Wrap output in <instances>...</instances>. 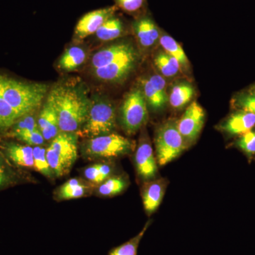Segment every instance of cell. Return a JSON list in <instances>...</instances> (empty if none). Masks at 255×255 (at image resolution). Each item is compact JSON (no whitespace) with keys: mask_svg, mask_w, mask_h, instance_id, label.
I'll return each instance as SVG.
<instances>
[{"mask_svg":"<svg viewBox=\"0 0 255 255\" xmlns=\"http://www.w3.org/2000/svg\"><path fill=\"white\" fill-rule=\"evenodd\" d=\"M47 90L44 84L21 82L0 74V97L21 117L38 110Z\"/></svg>","mask_w":255,"mask_h":255,"instance_id":"7a4b0ae2","label":"cell"},{"mask_svg":"<svg viewBox=\"0 0 255 255\" xmlns=\"http://www.w3.org/2000/svg\"><path fill=\"white\" fill-rule=\"evenodd\" d=\"M135 50L130 43H119L105 47L94 54L91 60L92 70L102 68Z\"/></svg>","mask_w":255,"mask_h":255,"instance_id":"9a60e30c","label":"cell"},{"mask_svg":"<svg viewBox=\"0 0 255 255\" xmlns=\"http://www.w3.org/2000/svg\"><path fill=\"white\" fill-rule=\"evenodd\" d=\"M115 5L119 9L130 14H142L145 9L146 0H114Z\"/></svg>","mask_w":255,"mask_h":255,"instance_id":"4dcf8cb0","label":"cell"},{"mask_svg":"<svg viewBox=\"0 0 255 255\" xmlns=\"http://www.w3.org/2000/svg\"><path fill=\"white\" fill-rule=\"evenodd\" d=\"M0 150L18 168H33V147L15 141L1 140Z\"/></svg>","mask_w":255,"mask_h":255,"instance_id":"4fadbf2b","label":"cell"},{"mask_svg":"<svg viewBox=\"0 0 255 255\" xmlns=\"http://www.w3.org/2000/svg\"><path fill=\"white\" fill-rule=\"evenodd\" d=\"M255 126V114L242 110L230 116L220 127L221 130L231 135H243L251 131Z\"/></svg>","mask_w":255,"mask_h":255,"instance_id":"2e32d148","label":"cell"},{"mask_svg":"<svg viewBox=\"0 0 255 255\" xmlns=\"http://www.w3.org/2000/svg\"><path fill=\"white\" fill-rule=\"evenodd\" d=\"M58 117L60 131L77 132L86 122L90 103L81 92L70 87H55L48 95Z\"/></svg>","mask_w":255,"mask_h":255,"instance_id":"6da1fadb","label":"cell"},{"mask_svg":"<svg viewBox=\"0 0 255 255\" xmlns=\"http://www.w3.org/2000/svg\"><path fill=\"white\" fill-rule=\"evenodd\" d=\"M1 140H2V139L1 138V137H0V147H1Z\"/></svg>","mask_w":255,"mask_h":255,"instance_id":"e575fe53","label":"cell"},{"mask_svg":"<svg viewBox=\"0 0 255 255\" xmlns=\"http://www.w3.org/2000/svg\"><path fill=\"white\" fill-rule=\"evenodd\" d=\"M134 147L132 140L111 132L87 139L82 146V152L89 159L114 158L130 153Z\"/></svg>","mask_w":255,"mask_h":255,"instance_id":"5b68a950","label":"cell"},{"mask_svg":"<svg viewBox=\"0 0 255 255\" xmlns=\"http://www.w3.org/2000/svg\"><path fill=\"white\" fill-rule=\"evenodd\" d=\"M11 137H13L18 141L26 144V145H31L32 147L43 145L45 142L44 138H43V135L39 129L31 130V131L19 132V133L15 134Z\"/></svg>","mask_w":255,"mask_h":255,"instance_id":"1f68e13d","label":"cell"},{"mask_svg":"<svg viewBox=\"0 0 255 255\" xmlns=\"http://www.w3.org/2000/svg\"><path fill=\"white\" fill-rule=\"evenodd\" d=\"M165 80L161 75H154L141 81V91L146 102L154 111L163 110L168 102Z\"/></svg>","mask_w":255,"mask_h":255,"instance_id":"7c38bea8","label":"cell"},{"mask_svg":"<svg viewBox=\"0 0 255 255\" xmlns=\"http://www.w3.org/2000/svg\"><path fill=\"white\" fill-rule=\"evenodd\" d=\"M148 118L147 102L140 89H134L128 94L121 108V123L128 135L135 133Z\"/></svg>","mask_w":255,"mask_h":255,"instance_id":"52a82bcc","label":"cell"},{"mask_svg":"<svg viewBox=\"0 0 255 255\" xmlns=\"http://www.w3.org/2000/svg\"><path fill=\"white\" fill-rule=\"evenodd\" d=\"M127 187V182L122 177H110L100 184L98 193L102 196H114L120 194Z\"/></svg>","mask_w":255,"mask_h":255,"instance_id":"f1b7e54d","label":"cell"},{"mask_svg":"<svg viewBox=\"0 0 255 255\" xmlns=\"http://www.w3.org/2000/svg\"><path fill=\"white\" fill-rule=\"evenodd\" d=\"M132 28L140 46L150 48L160 37L158 26L150 15L142 14L132 21Z\"/></svg>","mask_w":255,"mask_h":255,"instance_id":"5bb4252c","label":"cell"},{"mask_svg":"<svg viewBox=\"0 0 255 255\" xmlns=\"http://www.w3.org/2000/svg\"><path fill=\"white\" fill-rule=\"evenodd\" d=\"M77 132L60 131L46 149V157L54 175L63 177L70 172L78 159Z\"/></svg>","mask_w":255,"mask_h":255,"instance_id":"3957f363","label":"cell"},{"mask_svg":"<svg viewBox=\"0 0 255 255\" xmlns=\"http://www.w3.org/2000/svg\"><path fill=\"white\" fill-rule=\"evenodd\" d=\"M151 221L146 223L142 231L138 234L134 236L128 241L126 242L124 244L121 245L117 248H114L109 253V255H137V249L140 241H142L144 235L150 226Z\"/></svg>","mask_w":255,"mask_h":255,"instance_id":"4316f807","label":"cell"},{"mask_svg":"<svg viewBox=\"0 0 255 255\" xmlns=\"http://www.w3.org/2000/svg\"><path fill=\"white\" fill-rule=\"evenodd\" d=\"M238 145L248 155L255 154V132L248 131L238 140Z\"/></svg>","mask_w":255,"mask_h":255,"instance_id":"d6a6232c","label":"cell"},{"mask_svg":"<svg viewBox=\"0 0 255 255\" xmlns=\"http://www.w3.org/2000/svg\"><path fill=\"white\" fill-rule=\"evenodd\" d=\"M118 8L116 5L93 10L84 14L79 19L75 28V35L80 39L95 34L104 23L116 14Z\"/></svg>","mask_w":255,"mask_h":255,"instance_id":"30bf717a","label":"cell"},{"mask_svg":"<svg viewBox=\"0 0 255 255\" xmlns=\"http://www.w3.org/2000/svg\"><path fill=\"white\" fill-rule=\"evenodd\" d=\"M205 113L200 105L193 102L177 122L178 130L187 146L196 141L204 127Z\"/></svg>","mask_w":255,"mask_h":255,"instance_id":"ba28073f","label":"cell"},{"mask_svg":"<svg viewBox=\"0 0 255 255\" xmlns=\"http://www.w3.org/2000/svg\"><path fill=\"white\" fill-rule=\"evenodd\" d=\"M124 31V22L117 15L109 18L95 33L102 41H110L122 36Z\"/></svg>","mask_w":255,"mask_h":255,"instance_id":"44dd1931","label":"cell"},{"mask_svg":"<svg viewBox=\"0 0 255 255\" xmlns=\"http://www.w3.org/2000/svg\"><path fill=\"white\" fill-rule=\"evenodd\" d=\"M21 116L0 97V137L6 135Z\"/></svg>","mask_w":255,"mask_h":255,"instance_id":"484cf974","label":"cell"},{"mask_svg":"<svg viewBox=\"0 0 255 255\" xmlns=\"http://www.w3.org/2000/svg\"><path fill=\"white\" fill-rule=\"evenodd\" d=\"M135 163L137 174L142 179L147 181L155 179L157 172V161L147 134L141 135L139 140Z\"/></svg>","mask_w":255,"mask_h":255,"instance_id":"8fae6325","label":"cell"},{"mask_svg":"<svg viewBox=\"0 0 255 255\" xmlns=\"http://www.w3.org/2000/svg\"><path fill=\"white\" fill-rule=\"evenodd\" d=\"M136 50L107 65L94 69L92 73L96 78L102 82H119L127 78L136 65Z\"/></svg>","mask_w":255,"mask_h":255,"instance_id":"9c48e42d","label":"cell"},{"mask_svg":"<svg viewBox=\"0 0 255 255\" xmlns=\"http://www.w3.org/2000/svg\"><path fill=\"white\" fill-rule=\"evenodd\" d=\"M166 182L164 179L147 183L142 190V202L146 213L150 215L160 205L164 195Z\"/></svg>","mask_w":255,"mask_h":255,"instance_id":"ac0fdd59","label":"cell"},{"mask_svg":"<svg viewBox=\"0 0 255 255\" xmlns=\"http://www.w3.org/2000/svg\"><path fill=\"white\" fill-rule=\"evenodd\" d=\"M156 157L159 165H165L179 157L187 147L173 121L165 122L156 132Z\"/></svg>","mask_w":255,"mask_h":255,"instance_id":"8992f818","label":"cell"},{"mask_svg":"<svg viewBox=\"0 0 255 255\" xmlns=\"http://www.w3.org/2000/svg\"><path fill=\"white\" fill-rule=\"evenodd\" d=\"M253 94H254V95H255V87L254 91H253Z\"/></svg>","mask_w":255,"mask_h":255,"instance_id":"d590c367","label":"cell"},{"mask_svg":"<svg viewBox=\"0 0 255 255\" xmlns=\"http://www.w3.org/2000/svg\"><path fill=\"white\" fill-rule=\"evenodd\" d=\"M35 170L48 178L54 175L46 157V149L42 145L33 147V167Z\"/></svg>","mask_w":255,"mask_h":255,"instance_id":"f546056e","label":"cell"},{"mask_svg":"<svg viewBox=\"0 0 255 255\" xmlns=\"http://www.w3.org/2000/svg\"><path fill=\"white\" fill-rule=\"evenodd\" d=\"M88 187L80 179L73 178L69 179L57 191V198L60 200L79 199L86 195Z\"/></svg>","mask_w":255,"mask_h":255,"instance_id":"cb8c5ba5","label":"cell"},{"mask_svg":"<svg viewBox=\"0 0 255 255\" xmlns=\"http://www.w3.org/2000/svg\"><path fill=\"white\" fill-rule=\"evenodd\" d=\"M112 168L107 164L97 163L89 166L85 169L84 175L89 182L100 184L110 177Z\"/></svg>","mask_w":255,"mask_h":255,"instance_id":"83f0119b","label":"cell"},{"mask_svg":"<svg viewBox=\"0 0 255 255\" xmlns=\"http://www.w3.org/2000/svg\"><path fill=\"white\" fill-rule=\"evenodd\" d=\"M159 40L160 46L162 47L164 52L177 60L180 65L181 70L182 68L183 70H187L189 68V60L180 45L172 36L165 33L160 35Z\"/></svg>","mask_w":255,"mask_h":255,"instance_id":"7402d4cb","label":"cell"},{"mask_svg":"<svg viewBox=\"0 0 255 255\" xmlns=\"http://www.w3.org/2000/svg\"><path fill=\"white\" fill-rule=\"evenodd\" d=\"M23 181L19 168L11 164L0 150V191L14 187Z\"/></svg>","mask_w":255,"mask_h":255,"instance_id":"d6986e66","label":"cell"},{"mask_svg":"<svg viewBox=\"0 0 255 255\" xmlns=\"http://www.w3.org/2000/svg\"><path fill=\"white\" fill-rule=\"evenodd\" d=\"M154 62L156 68L164 78H172L177 75L181 70L177 60L166 52H159L157 53Z\"/></svg>","mask_w":255,"mask_h":255,"instance_id":"d4e9b609","label":"cell"},{"mask_svg":"<svg viewBox=\"0 0 255 255\" xmlns=\"http://www.w3.org/2000/svg\"><path fill=\"white\" fill-rule=\"evenodd\" d=\"M194 87L187 82H181L172 87L168 98L172 108L180 110L190 102L194 97Z\"/></svg>","mask_w":255,"mask_h":255,"instance_id":"ffe728a7","label":"cell"},{"mask_svg":"<svg viewBox=\"0 0 255 255\" xmlns=\"http://www.w3.org/2000/svg\"><path fill=\"white\" fill-rule=\"evenodd\" d=\"M85 50L80 47L73 46L65 50L58 63L59 68L65 71H73L81 66L86 60Z\"/></svg>","mask_w":255,"mask_h":255,"instance_id":"603a6c76","label":"cell"},{"mask_svg":"<svg viewBox=\"0 0 255 255\" xmlns=\"http://www.w3.org/2000/svg\"><path fill=\"white\" fill-rule=\"evenodd\" d=\"M37 124L43 138L46 141L52 140L60 132L58 117L54 107L50 101L47 100L41 113L37 119Z\"/></svg>","mask_w":255,"mask_h":255,"instance_id":"e0dca14e","label":"cell"},{"mask_svg":"<svg viewBox=\"0 0 255 255\" xmlns=\"http://www.w3.org/2000/svg\"><path fill=\"white\" fill-rule=\"evenodd\" d=\"M238 105L242 110L255 115V95H242L238 97Z\"/></svg>","mask_w":255,"mask_h":255,"instance_id":"836d02e7","label":"cell"},{"mask_svg":"<svg viewBox=\"0 0 255 255\" xmlns=\"http://www.w3.org/2000/svg\"><path fill=\"white\" fill-rule=\"evenodd\" d=\"M117 125V113L114 106L105 99L97 98L90 103L86 122L78 135L92 138L111 133Z\"/></svg>","mask_w":255,"mask_h":255,"instance_id":"277c9868","label":"cell"}]
</instances>
